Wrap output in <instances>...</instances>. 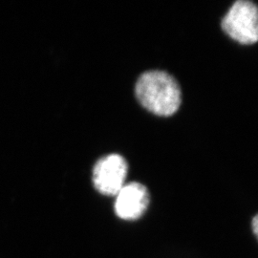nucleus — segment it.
<instances>
[{
    "label": "nucleus",
    "instance_id": "obj_1",
    "mask_svg": "<svg viewBox=\"0 0 258 258\" xmlns=\"http://www.w3.org/2000/svg\"><path fill=\"white\" fill-rule=\"evenodd\" d=\"M136 97L141 104L158 116H171L181 104V90L173 77L163 71H149L136 83Z\"/></svg>",
    "mask_w": 258,
    "mask_h": 258
},
{
    "label": "nucleus",
    "instance_id": "obj_2",
    "mask_svg": "<svg viewBox=\"0 0 258 258\" xmlns=\"http://www.w3.org/2000/svg\"><path fill=\"white\" fill-rule=\"evenodd\" d=\"M225 33L242 44L258 41V7L252 2L236 1L222 20Z\"/></svg>",
    "mask_w": 258,
    "mask_h": 258
},
{
    "label": "nucleus",
    "instance_id": "obj_3",
    "mask_svg": "<svg viewBox=\"0 0 258 258\" xmlns=\"http://www.w3.org/2000/svg\"><path fill=\"white\" fill-rule=\"evenodd\" d=\"M127 164L124 158L111 154L98 161L93 169V183L104 195H117L125 184Z\"/></svg>",
    "mask_w": 258,
    "mask_h": 258
},
{
    "label": "nucleus",
    "instance_id": "obj_4",
    "mask_svg": "<svg viewBox=\"0 0 258 258\" xmlns=\"http://www.w3.org/2000/svg\"><path fill=\"white\" fill-rule=\"evenodd\" d=\"M115 212L123 220L139 219L148 209L149 194L140 183L125 184L116 195Z\"/></svg>",
    "mask_w": 258,
    "mask_h": 258
},
{
    "label": "nucleus",
    "instance_id": "obj_5",
    "mask_svg": "<svg viewBox=\"0 0 258 258\" xmlns=\"http://www.w3.org/2000/svg\"><path fill=\"white\" fill-rule=\"evenodd\" d=\"M252 230H253V232H254V234H255V236L257 237L258 239V214L252 220Z\"/></svg>",
    "mask_w": 258,
    "mask_h": 258
}]
</instances>
